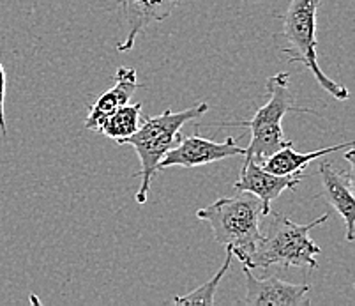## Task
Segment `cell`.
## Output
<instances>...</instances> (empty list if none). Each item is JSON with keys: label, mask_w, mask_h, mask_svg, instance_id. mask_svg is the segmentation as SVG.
Returning <instances> with one entry per match:
<instances>
[{"label": "cell", "mask_w": 355, "mask_h": 306, "mask_svg": "<svg viewBox=\"0 0 355 306\" xmlns=\"http://www.w3.org/2000/svg\"><path fill=\"white\" fill-rule=\"evenodd\" d=\"M263 216L267 214L261 201L248 192L219 198L196 211L198 220L211 225L216 243L230 248L242 266H250L251 253L261 236L260 220Z\"/></svg>", "instance_id": "obj_1"}, {"label": "cell", "mask_w": 355, "mask_h": 306, "mask_svg": "<svg viewBox=\"0 0 355 306\" xmlns=\"http://www.w3.org/2000/svg\"><path fill=\"white\" fill-rule=\"evenodd\" d=\"M207 110V103H200V105L180 112H172V108H166L163 114L156 115V117L145 119L131 137L119 142L121 146L133 147L140 160L141 170L135 173V177H141L140 188L137 192L138 204L144 205L147 202L154 176L159 172L161 160L179 142L180 128L200 119Z\"/></svg>", "instance_id": "obj_2"}, {"label": "cell", "mask_w": 355, "mask_h": 306, "mask_svg": "<svg viewBox=\"0 0 355 306\" xmlns=\"http://www.w3.org/2000/svg\"><path fill=\"white\" fill-rule=\"evenodd\" d=\"M267 92L269 101L260 106L250 121H232L219 122L221 128H248L251 131L250 146L244 147V158H251L257 163H263L276 151L286 146H293L292 140H286L283 133L282 121L288 112L299 114H315L313 108H301L293 101L290 92V75L288 73H277L267 78Z\"/></svg>", "instance_id": "obj_3"}, {"label": "cell", "mask_w": 355, "mask_h": 306, "mask_svg": "<svg viewBox=\"0 0 355 306\" xmlns=\"http://www.w3.org/2000/svg\"><path fill=\"white\" fill-rule=\"evenodd\" d=\"M331 218L329 212L320 218L301 225L282 214H274L272 221L261 232L254 251L251 253L250 269H267L270 266L283 267H309L316 269V257L322 253V248L311 239V230Z\"/></svg>", "instance_id": "obj_4"}, {"label": "cell", "mask_w": 355, "mask_h": 306, "mask_svg": "<svg viewBox=\"0 0 355 306\" xmlns=\"http://www.w3.org/2000/svg\"><path fill=\"white\" fill-rule=\"evenodd\" d=\"M320 9V0H290L288 8L282 16L283 37L286 46L283 48L288 56V64H299L313 73L315 80L324 91L338 101H347L350 92L345 85H340L329 78L322 71L316 59V15Z\"/></svg>", "instance_id": "obj_5"}, {"label": "cell", "mask_w": 355, "mask_h": 306, "mask_svg": "<svg viewBox=\"0 0 355 306\" xmlns=\"http://www.w3.org/2000/svg\"><path fill=\"white\" fill-rule=\"evenodd\" d=\"M242 154H244V147L237 146L234 137H228L225 142H214L203 138L196 128L193 135L180 133L179 142L161 160L159 170L172 169V167L193 169V167L209 165L214 161L228 160V158L242 156Z\"/></svg>", "instance_id": "obj_6"}, {"label": "cell", "mask_w": 355, "mask_h": 306, "mask_svg": "<svg viewBox=\"0 0 355 306\" xmlns=\"http://www.w3.org/2000/svg\"><path fill=\"white\" fill-rule=\"evenodd\" d=\"M246 276V298L244 305L251 306H302L309 305V285L283 282L279 276L257 278L248 266H242Z\"/></svg>", "instance_id": "obj_7"}, {"label": "cell", "mask_w": 355, "mask_h": 306, "mask_svg": "<svg viewBox=\"0 0 355 306\" xmlns=\"http://www.w3.org/2000/svg\"><path fill=\"white\" fill-rule=\"evenodd\" d=\"M322 179V193L316 198H324L347 225V241L355 236V201H354V163L348 172L338 170L329 161H322L318 167Z\"/></svg>", "instance_id": "obj_8"}, {"label": "cell", "mask_w": 355, "mask_h": 306, "mask_svg": "<svg viewBox=\"0 0 355 306\" xmlns=\"http://www.w3.org/2000/svg\"><path fill=\"white\" fill-rule=\"evenodd\" d=\"M301 179H304V173L297 176H276V173L267 172L260 163L253 161L251 158H244V165L241 169V177L234 185L235 192H248L258 196L263 205L266 214L270 212V204L277 196L285 192H293L299 186Z\"/></svg>", "instance_id": "obj_9"}, {"label": "cell", "mask_w": 355, "mask_h": 306, "mask_svg": "<svg viewBox=\"0 0 355 306\" xmlns=\"http://www.w3.org/2000/svg\"><path fill=\"white\" fill-rule=\"evenodd\" d=\"M182 0H117L128 24V35L124 43L117 44V51H131L137 37L153 24L164 22L180 6Z\"/></svg>", "instance_id": "obj_10"}, {"label": "cell", "mask_w": 355, "mask_h": 306, "mask_svg": "<svg viewBox=\"0 0 355 306\" xmlns=\"http://www.w3.org/2000/svg\"><path fill=\"white\" fill-rule=\"evenodd\" d=\"M141 83L137 78V69L135 67H119L115 73V85L103 92L98 101L90 106L89 115L85 119L87 130L98 131L108 115L114 114L117 108L128 105L129 99L133 98L135 91L140 89Z\"/></svg>", "instance_id": "obj_11"}, {"label": "cell", "mask_w": 355, "mask_h": 306, "mask_svg": "<svg viewBox=\"0 0 355 306\" xmlns=\"http://www.w3.org/2000/svg\"><path fill=\"white\" fill-rule=\"evenodd\" d=\"M354 147V142H348V144H338V146L324 147V149L313 151V153H297L293 149V146H286L283 149L276 151L272 156L267 158L261 167L270 173H276V176H297V173H302V170L311 163V161L318 160L322 156H327V154L336 153V151H347Z\"/></svg>", "instance_id": "obj_12"}, {"label": "cell", "mask_w": 355, "mask_h": 306, "mask_svg": "<svg viewBox=\"0 0 355 306\" xmlns=\"http://www.w3.org/2000/svg\"><path fill=\"white\" fill-rule=\"evenodd\" d=\"M141 124V103L135 105H124L114 112L112 115L103 121L98 128V133L105 135L106 138H112L119 144L124 138L131 137Z\"/></svg>", "instance_id": "obj_13"}, {"label": "cell", "mask_w": 355, "mask_h": 306, "mask_svg": "<svg viewBox=\"0 0 355 306\" xmlns=\"http://www.w3.org/2000/svg\"><path fill=\"white\" fill-rule=\"evenodd\" d=\"M232 259H234V253H232L230 248H227V257H225V260H223L219 271L216 273L209 282L196 287L195 291L173 298V303H175V305H212V303H214V296H216V291H218L219 283H221V280L225 278L227 271L230 269Z\"/></svg>", "instance_id": "obj_14"}, {"label": "cell", "mask_w": 355, "mask_h": 306, "mask_svg": "<svg viewBox=\"0 0 355 306\" xmlns=\"http://www.w3.org/2000/svg\"><path fill=\"white\" fill-rule=\"evenodd\" d=\"M4 103H6V71H4V66H2V62H0V133H2V137L8 135Z\"/></svg>", "instance_id": "obj_15"}]
</instances>
